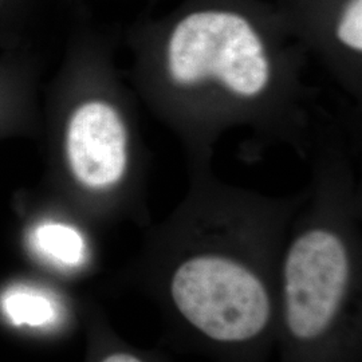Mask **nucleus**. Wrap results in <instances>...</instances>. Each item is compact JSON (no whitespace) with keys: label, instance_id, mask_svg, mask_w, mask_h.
Returning <instances> with one entry per match:
<instances>
[{"label":"nucleus","instance_id":"obj_1","mask_svg":"<svg viewBox=\"0 0 362 362\" xmlns=\"http://www.w3.org/2000/svg\"><path fill=\"white\" fill-rule=\"evenodd\" d=\"M167 70L180 88L215 83L245 100L263 94L272 79L257 30L242 15L220 10L181 19L169 37Z\"/></svg>","mask_w":362,"mask_h":362},{"label":"nucleus","instance_id":"obj_2","mask_svg":"<svg viewBox=\"0 0 362 362\" xmlns=\"http://www.w3.org/2000/svg\"><path fill=\"white\" fill-rule=\"evenodd\" d=\"M83 91L54 112L52 168L79 192L106 196L128 175L129 128L115 100L97 89Z\"/></svg>","mask_w":362,"mask_h":362},{"label":"nucleus","instance_id":"obj_3","mask_svg":"<svg viewBox=\"0 0 362 362\" xmlns=\"http://www.w3.org/2000/svg\"><path fill=\"white\" fill-rule=\"evenodd\" d=\"M170 296L194 329L219 342L252 339L270 321L266 287L233 259L199 255L184 260L172 276Z\"/></svg>","mask_w":362,"mask_h":362},{"label":"nucleus","instance_id":"obj_4","mask_svg":"<svg viewBox=\"0 0 362 362\" xmlns=\"http://www.w3.org/2000/svg\"><path fill=\"white\" fill-rule=\"evenodd\" d=\"M348 281V251L338 235L314 228L298 236L284 266L286 325L291 336L310 341L325 334L339 310Z\"/></svg>","mask_w":362,"mask_h":362},{"label":"nucleus","instance_id":"obj_5","mask_svg":"<svg viewBox=\"0 0 362 362\" xmlns=\"http://www.w3.org/2000/svg\"><path fill=\"white\" fill-rule=\"evenodd\" d=\"M37 73L35 57L25 47L0 50V141L35 134Z\"/></svg>","mask_w":362,"mask_h":362},{"label":"nucleus","instance_id":"obj_6","mask_svg":"<svg viewBox=\"0 0 362 362\" xmlns=\"http://www.w3.org/2000/svg\"><path fill=\"white\" fill-rule=\"evenodd\" d=\"M23 243L31 258L59 270L76 269L88 257L83 235L64 220L31 216L23 231Z\"/></svg>","mask_w":362,"mask_h":362},{"label":"nucleus","instance_id":"obj_7","mask_svg":"<svg viewBox=\"0 0 362 362\" xmlns=\"http://www.w3.org/2000/svg\"><path fill=\"white\" fill-rule=\"evenodd\" d=\"M0 315L15 329L50 330L61 320L52 293L33 281H15L0 291Z\"/></svg>","mask_w":362,"mask_h":362},{"label":"nucleus","instance_id":"obj_8","mask_svg":"<svg viewBox=\"0 0 362 362\" xmlns=\"http://www.w3.org/2000/svg\"><path fill=\"white\" fill-rule=\"evenodd\" d=\"M37 0H0V50L25 47Z\"/></svg>","mask_w":362,"mask_h":362},{"label":"nucleus","instance_id":"obj_9","mask_svg":"<svg viewBox=\"0 0 362 362\" xmlns=\"http://www.w3.org/2000/svg\"><path fill=\"white\" fill-rule=\"evenodd\" d=\"M337 37L344 46L354 52H361L362 0H350L339 19Z\"/></svg>","mask_w":362,"mask_h":362},{"label":"nucleus","instance_id":"obj_10","mask_svg":"<svg viewBox=\"0 0 362 362\" xmlns=\"http://www.w3.org/2000/svg\"><path fill=\"white\" fill-rule=\"evenodd\" d=\"M98 362H145L139 358L137 356L128 353V351H112L107 353Z\"/></svg>","mask_w":362,"mask_h":362}]
</instances>
